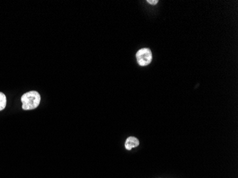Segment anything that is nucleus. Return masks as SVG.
I'll list each match as a JSON object with an SVG mask.
<instances>
[{
  "instance_id": "obj_1",
  "label": "nucleus",
  "mask_w": 238,
  "mask_h": 178,
  "mask_svg": "<svg viewBox=\"0 0 238 178\" xmlns=\"http://www.w3.org/2000/svg\"><path fill=\"white\" fill-rule=\"evenodd\" d=\"M22 109L25 110L37 108L41 101V95L37 91H32L24 93L21 98Z\"/></svg>"
},
{
  "instance_id": "obj_2",
  "label": "nucleus",
  "mask_w": 238,
  "mask_h": 178,
  "mask_svg": "<svg viewBox=\"0 0 238 178\" xmlns=\"http://www.w3.org/2000/svg\"><path fill=\"white\" fill-rule=\"evenodd\" d=\"M136 59L140 66H147L152 61V53L148 48H142L137 52Z\"/></svg>"
},
{
  "instance_id": "obj_3",
  "label": "nucleus",
  "mask_w": 238,
  "mask_h": 178,
  "mask_svg": "<svg viewBox=\"0 0 238 178\" xmlns=\"http://www.w3.org/2000/svg\"><path fill=\"white\" fill-rule=\"evenodd\" d=\"M139 145V141L136 137H129L126 139L125 142V147L128 150H131V149L135 147H138Z\"/></svg>"
},
{
  "instance_id": "obj_4",
  "label": "nucleus",
  "mask_w": 238,
  "mask_h": 178,
  "mask_svg": "<svg viewBox=\"0 0 238 178\" xmlns=\"http://www.w3.org/2000/svg\"><path fill=\"white\" fill-rule=\"evenodd\" d=\"M6 105V98L4 93L0 92V111L4 110Z\"/></svg>"
},
{
  "instance_id": "obj_5",
  "label": "nucleus",
  "mask_w": 238,
  "mask_h": 178,
  "mask_svg": "<svg viewBox=\"0 0 238 178\" xmlns=\"http://www.w3.org/2000/svg\"><path fill=\"white\" fill-rule=\"evenodd\" d=\"M148 2L150 4H156L158 1V0H155V1H151V0H148Z\"/></svg>"
}]
</instances>
